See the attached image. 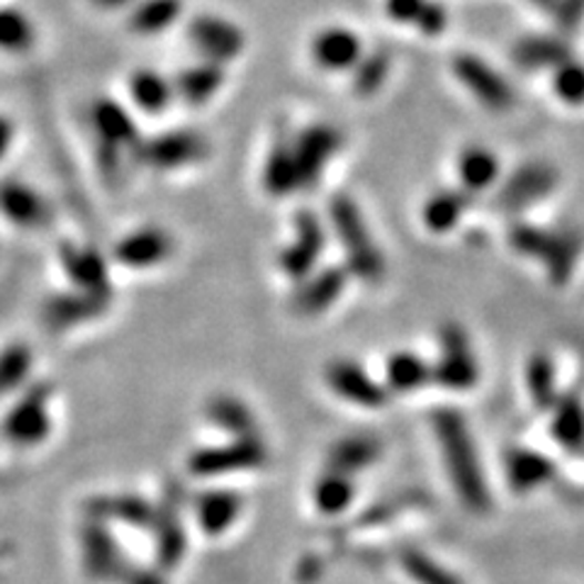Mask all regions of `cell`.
Masks as SVG:
<instances>
[{
  "label": "cell",
  "mask_w": 584,
  "mask_h": 584,
  "mask_svg": "<svg viewBox=\"0 0 584 584\" xmlns=\"http://www.w3.org/2000/svg\"><path fill=\"white\" fill-rule=\"evenodd\" d=\"M205 419L213 424L222 437H256L260 433L254 409L242 397L229 392H217L205 404Z\"/></svg>",
  "instance_id": "27"
},
{
  "label": "cell",
  "mask_w": 584,
  "mask_h": 584,
  "mask_svg": "<svg viewBox=\"0 0 584 584\" xmlns=\"http://www.w3.org/2000/svg\"><path fill=\"white\" fill-rule=\"evenodd\" d=\"M356 500V478L349 472L325 468L313 484V502L319 514L341 516Z\"/></svg>",
  "instance_id": "31"
},
{
  "label": "cell",
  "mask_w": 584,
  "mask_h": 584,
  "mask_svg": "<svg viewBox=\"0 0 584 584\" xmlns=\"http://www.w3.org/2000/svg\"><path fill=\"white\" fill-rule=\"evenodd\" d=\"M433 380V366H429L424 358L417 354L400 351L392 354L385 363V385L395 395H409Z\"/></svg>",
  "instance_id": "33"
},
{
  "label": "cell",
  "mask_w": 584,
  "mask_h": 584,
  "mask_svg": "<svg viewBox=\"0 0 584 584\" xmlns=\"http://www.w3.org/2000/svg\"><path fill=\"white\" fill-rule=\"evenodd\" d=\"M453 71L458 81H461L482 105L492 110H504L512 105L514 93L509 89V83H504L500 73L484 64L482 59L472 54H458L453 59Z\"/></svg>",
  "instance_id": "22"
},
{
  "label": "cell",
  "mask_w": 584,
  "mask_h": 584,
  "mask_svg": "<svg viewBox=\"0 0 584 584\" xmlns=\"http://www.w3.org/2000/svg\"><path fill=\"white\" fill-rule=\"evenodd\" d=\"M441 354L433 363V382L445 390L463 392L478 382V360L472 356L468 334L458 325H445L439 337Z\"/></svg>",
  "instance_id": "15"
},
{
  "label": "cell",
  "mask_w": 584,
  "mask_h": 584,
  "mask_svg": "<svg viewBox=\"0 0 584 584\" xmlns=\"http://www.w3.org/2000/svg\"><path fill=\"white\" fill-rule=\"evenodd\" d=\"M329 222L315 209H297L290 222L288 242L280 246L278 254V270L293 285L313 276L317 268H321V256L329 244Z\"/></svg>",
  "instance_id": "6"
},
{
  "label": "cell",
  "mask_w": 584,
  "mask_h": 584,
  "mask_svg": "<svg viewBox=\"0 0 584 584\" xmlns=\"http://www.w3.org/2000/svg\"><path fill=\"white\" fill-rule=\"evenodd\" d=\"M89 122L98 146H101L98 148L101 152L98 164H101L105 176H115V173H120L127 152H136V146L142 144L134 107L110 95L95 98L89 110Z\"/></svg>",
  "instance_id": "3"
},
{
  "label": "cell",
  "mask_w": 584,
  "mask_h": 584,
  "mask_svg": "<svg viewBox=\"0 0 584 584\" xmlns=\"http://www.w3.org/2000/svg\"><path fill=\"white\" fill-rule=\"evenodd\" d=\"M509 242H512L519 254L543 260L545 252H549V246L553 242V232H545L531 225H516L512 227V232H509Z\"/></svg>",
  "instance_id": "44"
},
{
  "label": "cell",
  "mask_w": 584,
  "mask_h": 584,
  "mask_svg": "<svg viewBox=\"0 0 584 584\" xmlns=\"http://www.w3.org/2000/svg\"><path fill=\"white\" fill-rule=\"evenodd\" d=\"M176 254V236L158 225H142L122 234L110 248V260L127 270L161 268Z\"/></svg>",
  "instance_id": "11"
},
{
  "label": "cell",
  "mask_w": 584,
  "mask_h": 584,
  "mask_svg": "<svg viewBox=\"0 0 584 584\" xmlns=\"http://www.w3.org/2000/svg\"><path fill=\"white\" fill-rule=\"evenodd\" d=\"M152 536L156 567L164 570V573L176 570L183 563L185 553H188V529H185L183 502L176 492H168L164 502L156 504Z\"/></svg>",
  "instance_id": "17"
},
{
  "label": "cell",
  "mask_w": 584,
  "mask_h": 584,
  "mask_svg": "<svg viewBox=\"0 0 584 584\" xmlns=\"http://www.w3.org/2000/svg\"><path fill=\"white\" fill-rule=\"evenodd\" d=\"M89 3L98 12H105V16H113V12H124V16H127L136 0H89Z\"/></svg>",
  "instance_id": "50"
},
{
  "label": "cell",
  "mask_w": 584,
  "mask_h": 584,
  "mask_svg": "<svg viewBox=\"0 0 584 584\" xmlns=\"http://www.w3.org/2000/svg\"><path fill=\"white\" fill-rule=\"evenodd\" d=\"M382 455V441L372 433H346L339 441L329 445L327 453V468L349 472V475H358V472L368 470L376 465Z\"/></svg>",
  "instance_id": "29"
},
{
  "label": "cell",
  "mask_w": 584,
  "mask_h": 584,
  "mask_svg": "<svg viewBox=\"0 0 584 584\" xmlns=\"http://www.w3.org/2000/svg\"><path fill=\"white\" fill-rule=\"evenodd\" d=\"M34 351L30 344L10 341L0 349V400H12L32 385Z\"/></svg>",
  "instance_id": "32"
},
{
  "label": "cell",
  "mask_w": 584,
  "mask_h": 584,
  "mask_svg": "<svg viewBox=\"0 0 584 584\" xmlns=\"http://www.w3.org/2000/svg\"><path fill=\"white\" fill-rule=\"evenodd\" d=\"M557 183V171L549 164H529L521 166L504 188L496 195V205L504 209L529 207L541 197L549 195Z\"/></svg>",
  "instance_id": "26"
},
{
  "label": "cell",
  "mask_w": 584,
  "mask_h": 584,
  "mask_svg": "<svg viewBox=\"0 0 584 584\" xmlns=\"http://www.w3.org/2000/svg\"><path fill=\"white\" fill-rule=\"evenodd\" d=\"M417 28L427 34H439L445 28V10L439 3H431V0H427L417 18Z\"/></svg>",
  "instance_id": "46"
},
{
  "label": "cell",
  "mask_w": 584,
  "mask_h": 584,
  "mask_svg": "<svg viewBox=\"0 0 584 584\" xmlns=\"http://www.w3.org/2000/svg\"><path fill=\"white\" fill-rule=\"evenodd\" d=\"M402 567L417 584H461L453 573L419 551L402 553Z\"/></svg>",
  "instance_id": "42"
},
{
  "label": "cell",
  "mask_w": 584,
  "mask_h": 584,
  "mask_svg": "<svg viewBox=\"0 0 584 584\" xmlns=\"http://www.w3.org/2000/svg\"><path fill=\"white\" fill-rule=\"evenodd\" d=\"M427 0H388L385 8H388V16L395 22H412L417 24V18L421 8H424Z\"/></svg>",
  "instance_id": "47"
},
{
  "label": "cell",
  "mask_w": 584,
  "mask_h": 584,
  "mask_svg": "<svg viewBox=\"0 0 584 584\" xmlns=\"http://www.w3.org/2000/svg\"><path fill=\"white\" fill-rule=\"evenodd\" d=\"M81 561L91 580L117 584L122 570L127 567V557L122 555L113 531L101 519L89 516L81 529Z\"/></svg>",
  "instance_id": "16"
},
{
  "label": "cell",
  "mask_w": 584,
  "mask_h": 584,
  "mask_svg": "<svg viewBox=\"0 0 584 584\" xmlns=\"http://www.w3.org/2000/svg\"><path fill=\"white\" fill-rule=\"evenodd\" d=\"M496 173H500V164H496V158L482 146H470L461 154V158H458V176H461L463 188L470 193L490 188Z\"/></svg>",
  "instance_id": "39"
},
{
  "label": "cell",
  "mask_w": 584,
  "mask_h": 584,
  "mask_svg": "<svg viewBox=\"0 0 584 584\" xmlns=\"http://www.w3.org/2000/svg\"><path fill=\"white\" fill-rule=\"evenodd\" d=\"M526 380H529L531 400L539 409H553L555 402L561 400V397H557L553 360L545 354H536L529 360Z\"/></svg>",
  "instance_id": "40"
},
{
  "label": "cell",
  "mask_w": 584,
  "mask_h": 584,
  "mask_svg": "<svg viewBox=\"0 0 584 584\" xmlns=\"http://www.w3.org/2000/svg\"><path fill=\"white\" fill-rule=\"evenodd\" d=\"M110 264H113V260L93 246L66 242L59 248V266L64 270L69 288H76L83 293L113 295Z\"/></svg>",
  "instance_id": "18"
},
{
  "label": "cell",
  "mask_w": 584,
  "mask_h": 584,
  "mask_svg": "<svg viewBox=\"0 0 584 584\" xmlns=\"http://www.w3.org/2000/svg\"><path fill=\"white\" fill-rule=\"evenodd\" d=\"M209 152H213V146L201 130L173 127L142 140L134 158L152 171L171 173L203 164Z\"/></svg>",
  "instance_id": "8"
},
{
  "label": "cell",
  "mask_w": 584,
  "mask_h": 584,
  "mask_svg": "<svg viewBox=\"0 0 584 584\" xmlns=\"http://www.w3.org/2000/svg\"><path fill=\"white\" fill-rule=\"evenodd\" d=\"M553 437L563 449H582L584 445V404L580 397L565 395L553 407Z\"/></svg>",
  "instance_id": "36"
},
{
  "label": "cell",
  "mask_w": 584,
  "mask_h": 584,
  "mask_svg": "<svg viewBox=\"0 0 584 584\" xmlns=\"http://www.w3.org/2000/svg\"><path fill=\"white\" fill-rule=\"evenodd\" d=\"M173 83H176L178 103L188 107H205L225 89L227 66L195 57V61L173 76Z\"/></svg>",
  "instance_id": "23"
},
{
  "label": "cell",
  "mask_w": 584,
  "mask_h": 584,
  "mask_svg": "<svg viewBox=\"0 0 584 584\" xmlns=\"http://www.w3.org/2000/svg\"><path fill=\"white\" fill-rule=\"evenodd\" d=\"M260 185H264L266 195L276 197V201H285V197L305 191L290 134L278 136V140L268 146L264 166H260Z\"/></svg>",
  "instance_id": "24"
},
{
  "label": "cell",
  "mask_w": 584,
  "mask_h": 584,
  "mask_svg": "<svg viewBox=\"0 0 584 584\" xmlns=\"http://www.w3.org/2000/svg\"><path fill=\"white\" fill-rule=\"evenodd\" d=\"M185 40L197 59L232 66L248 49V34L239 22L215 10H201L185 18Z\"/></svg>",
  "instance_id": "7"
},
{
  "label": "cell",
  "mask_w": 584,
  "mask_h": 584,
  "mask_svg": "<svg viewBox=\"0 0 584 584\" xmlns=\"http://www.w3.org/2000/svg\"><path fill=\"white\" fill-rule=\"evenodd\" d=\"M270 461L266 439L256 437H232L217 443H207L195 449L185 468L193 478L201 480H222L229 475H244V472L264 470Z\"/></svg>",
  "instance_id": "5"
},
{
  "label": "cell",
  "mask_w": 584,
  "mask_h": 584,
  "mask_svg": "<svg viewBox=\"0 0 584 584\" xmlns=\"http://www.w3.org/2000/svg\"><path fill=\"white\" fill-rule=\"evenodd\" d=\"M351 278V270L344 264H327L317 268L313 276L295 283V290L290 295L293 315L303 319L325 317L331 307L339 305Z\"/></svg>",
  "instance_id": "12"
},
{
  "label": "cell",
  "mask_w": 584,
  "mask_h": 584,
  "mask_svg": "<svg viewBox=\"0 0 584 584\" xmlns=\"http://www.w3.org/2000/svg\"><path fill=\"white\" fill-rule=\"evenodd\" d=\"M191 509L197 529L209 539H219L242 519L244 496L229 488H205L193 496Z\"/></svg>",
  "instance_id": "20"
},
{
  "label": "cell",
  "mask_w": 584,
  "mask_h": 584,
  "mask_svg": "<svg viewBox=\"0 0 584 584\" xmlns=\"http://www.w3.org/2000/svg\"><path fill=\"white\" fill-rule=\"evenodd\" d=\"M514 61L519 69H545V66H561L570 61V49L563 40L555 37H526L514 47Z\"/></svg>",
  "instance_id": "35"
},
{
  "label": "cell",
  "mask_w": 584,
  "mask_h": 584,
  "mask_svg": "<svg viewBox=\"0 0 584 584\" xmlns=\"http://www.w3.org/2000/svg\"><path fill=\"white\" fill-rule=\"evenodd\" d=\"M0 217L18 229H42L52 222V205L32 183L3 178L0 181Z\"/></svg>",
  "instance_id": "19"
},
{
  "label": "cell",
  "mask_w": 584,
  "mask_h": 584,
  "mask_svg": "<svg viewBox=\"0 0 584 584\" xmlns=\"http://www.w3.org/2000/svg\"><path fill=\"white\" fill-rule=\"evenodd\" d=\"M533 3L541 6V8H549V10H555L557 3H561V0H533Z\"/></svg>",
  "instance_id": "51"
},
{
  "label": "cell",
  "mask_w": 584,
  "mask_h": 584,
  "mask_svg": "<svg viewBox=\"0 0 584 584\" xmlns=\"http://www.w3.org/2000/svg\"><path fill=\"white\" fill-rule=\"evenodd\" d=\"M16 134H18L16 122H12L8 115L0 113V164H3L6 156L10 154L12 144H16Z\"/></svg>",
  "instance_id": "49"
},
{
  "label": "cell",
  "mask_w": 584,
  "mask_h": 584,
  "mask_svg": "<svg viewBox=\"0 0 584 584\" xmlns=\"http://www.w3.org/2000/svg\"><path fill=\"white\" fill-rule=\"evenodd\" d=\"M117 584H168V582H166L164 570L156 567V565L154 567H142V565L127 563V567L122 570Z\"/></svg>",
  "instance_id": "45"
},
{
  "label": "cell",
  "mask_w": 584,
  "mask_h": 584,
  "mask_svg": "<svg viewBox=\"0 0 584 584\" xmlns=\"http://www.w3.org/2000/svg\"><path fill=\"white\" fill-rule=\"evenodd\" d=\"M52 385L32 382L10 400L3 419H0V439L18 451L37 449L54 433L52 412Z\"/></svg>",
  "instance_id": "4"
},
{
  "label": "cell",
  "mask_w": 584,
  "mask_h": 584,
  "mask_svg": "<svg viewBox=\"0 0 584 584\" xmlns=\"http://www.w3.org/2000/svg\"><path fill=\"white\" fill-rule=\"evenodd\" d=\"M553 89L567 105H582L584 103V66L577 61H565V64L557 66Z\"/></svg>",
  "instance_id": "43"
},
{
  "label": "cell",
  "mask_w": 584,
  "mask_h": 584,
  "mask_svg": "<svg viewBox=\"0 0 584 584\" xmlns=\"http://www.w3.org/2000/svg\"><path fill=\"white\" fill-rule=\"evenodd\" d=\"M582 252V239L575 232H555L553 242L545 252L541 264L549 270V278L555 285H563L570 280V273H573L577 258Z\"/></svg>",
  "instance_id": "38"
},
{
  "label": "cell",
  "mask_w": 584,
  "mask_h": 584,
  "mask_svg": "<svg viewBox=\"0 0 584 584\" xmlns=\"http://www.w3.org/2000/svg\"><path fill=\"white\" fill-rule=\"evenodd\" d=\"M110 305H113V295H98L69 288L47 297L42 305V321L52 334H64L69 329H76L89 325V321L101 319L110 309Z\"/></svg>",
  "instance_id": "14"
},
{
  "label": "cell",
  "mask_w": 584,
  "mask_h": 584,
  "mask_svg": "<svg viewBox=\"0 0 584 584\" xmlns=\"http://www.w3.org/2000/svg\"><path fill=\"white\" fill-rule=\"evenodd\" d=\"M390 69H392L390 52H385V49L366 52V57L360 59V64L354 69V93L363 98L378 93L385 81H388Z\"/></svg>",
  "instance_id": "41"
},
{
  "label": "cell",
  "mask_w": 584,
  "mask_h": 584,
  "mask_svg": "<svg viewBox=\"0 0 584 584\" xmlns=\"http://www.w3.org/2000/svg\"><path fill=\"white\" fill-rule=\"evenodd\" d=\"M506 475L516 492H531L555 475V463L536 451L516 449L506 455Z\"/></svg>",
  "instance_id": "34"
},
{
  "label": "cell",
  "mask_w": 584,
  "mask_h": 584,
  "mask_svg": "<svg viewBox=\"0 0 584 584\" xmlns=\"http://www.w3.org/2000/svg\"><path fill=\"white\" fill-rule=\"evenodd\" d=\"M85 512L93 519H101L105 524H124L132 529H142V531H152L154 526V516H156V504H152L142 494L134 492H110L93 496L85 506Z\"/></svg>",
  "instance_id": "25"
},
{
  "label": "cell",
  "mask_w": 584,
  "mask_h": 584,
  "mask_svg": "<svg viewBox=\"0 0 584 584\" xmlns=\"http://www.w3.org/2000/svg\"><path fill=\"white\" fill-rule=\"evenodd\" d=\"M40 42V28L28 10L12 3H0V54L24 57Z\"/></svg>",
  "instance_id": "30"
},
{
  "label": "cell",
  "mask_w": 584,
  "mask_h": 584,
  "mask_svg": "<svg viewBox=\"0 0 584 584\" xmlns=\"http://www.w3.org/2000/svg\"><path fill=\"white\" fill-rule=\"evenodd\" d=\"M329 229L337 236L344 252V266L351 276L363 283H378L385 276V258L378 242L366 222L363 209L358 207L351 195H334L327 207Z\"/></svg>",
  "instance_id": "2"
},
{
  "label": "cell",
  "mask_w": 584,
  "mask_h": 584,
  "mask_svg": "<svg viewBox=\"0 0 584 584\" xmlns=\"http://www.w3.org/2000/svg\"><path fill=\"white\" fill-rule=\"evenodd\" d=\"M465 205L468 197L463 191H439L421 207V219H424V227L429 232L443 234L458 225Z\"/></svg>",
  "instance_id": "37"
},
{
  "label": "cell",
  "mask_w": 584,
  "mask_h": 584,
  "mask_svg": "<svg viewBox=\"0 0 584 584\" xmlns=\"http://www.w3.org/2000/svg\"><path fill=\"white\" fill-rule=\"evenodd\" d=\"M307 54L313 66L329 76L337 73H354V69L360 64V59L366 57L363 37H360L349 24L341 22H329L321 24L309 37Z\"/></svg>",
  "instance_id": "9"
},
{
  "label": "cell",
  "mask_w": 584,
  "mask_h": 584,
  "mask_svg": "<svg viewBox=\"0 0 584 584\" xmlns=\"http://www.w3.org/2000/svg\"><path fill=\"white\" fill-rule=\"evenodd\" d=\"M124 91H127V103L142 115H164L173 103H178L176 83L154 66L130 71Z\"/></svg>",
  "instance_id": "21"
},
{
  "label": "cell",
  "mask_w": 584,
  "mask_h": 584,
  "mask_svg": "<svg viewBox=\"0 0 584 584\" xmlns=\"http://www.w3.org/2000/svg\"><path fill=\"white\" fill-rule=\"evenodd\" d=\"M555 16H557V24H561V30L570 32L575 30L582 16H584V0H561L555 8Z\"/></svg>",
  "instance_id": "48"
},
{
  "label": "cell",
  "mask_w": 584,
  "mask_h": 584,
  "mask_svg": "<svg viewBox=\"0 0 584 584\" xmlns=\"http://www.w3.org/2000/svg\"><path fill=\"white\" fill-rule=\"evenodd\" d=\"M127 30L134 37H158L185 20V0H136L127 12Z\"/></svg>",
  "instance_id": "28"
},
{
  "label": "cell",
  "mask_w": 584,
  "mask_h": 584,
  "mask_svg": "<svg viewBox=\"0 0 584 584\" xmlns=\"http://www.w3.org/2000/svg\"><path fill=\"white\" fill-rule=\"evenodd\" d=\"M433 433H437L445 470H449L461 502L470 512H488V482H484L475 443H472L463 414L455 412V409H439V412L433 414Z\"/></svg>",
  "instance_id": "1"
},
{
  "label": "cell",
  "mask_w": 584,
  "mask_h": 584,
  "mask_svg": "<svg viewBox=\"0 0 584 584\" xmlns=\"http://www.w3.org/2000/svg\"><path fill=\"white\" fill-rule=\"evenodd\" d=\"M325 378L327 390L339 397V400L363 407V409H378L388 402L390 390L388 385L372 378L370 372L358 363L354 358H334L325 366Z\"/></svg>",
  "instance_id": "13"
},
{
  "label": "cell",
  "mask_w": 584,
  "mask_h": 584,
  "mask_svg": "<svg viewBox=\"0 0 584 584\" xmlns=\"http://www.w3.org/2000/svg\"><path fill=\"white\" fill-rule=\"evenodd\" d=\"M293 136V152L300 168L303 188H315L344 146V132L331 122H309Z\"/></svg>",
  "instance_id": "10"
}]
</instances>
